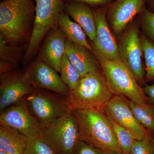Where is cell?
<instances>
[{"mask_svg":"<svg viewBox=\"0 0 154 154\" xmlns=\"http://www.w3.org/2000/svg\"><path fill=\"white\" fill-rule=\"evenodd\" d=\"M35 19L33 0H4L0 4V35L11 45H28Z\"/></svg>","mask_w":154,"mask_h":154,"instance_id":"1","label":"cell"},{"mask_svg":"<svg viewBox=\"0 0 154 154\" xmlns=\"http://www.w3.org/2000/svg\"><path fill=\"white\" fill-rule=\"evenodd\" d=\"M80 140L103 152L123 154L110 120L102 109L73 110Z\"/></svg>","mask_w":154,"mask_h":154,"instance_id":"2","label":"cell"},{"mask_svg":"<svg viewBox=\"0 0 154 154\" xmlns=\"http://www.w3.org/2000/svg\"><path fill=\"white\" fill-rule=\"evenodd\" d=\"M92 53L99 62L111 93L124 96L139 106L149 104L143 88L139 85L134 75L122 60H110L92 45Z\"/></svg>","mask_w":154,"mask_h":154,"instance_id":"3","label":"cell"},{"mask_svg":"<svg viewBox=\"0 0 154 154\" xmlns=\"http://www.w3.org/2000/svg\"><path fill=\"white\" fill-rule=\"evenodd\" d=\"M112 96L101 69L81 76L66 97L72 110L101 109Z\"/></svg>","mask_w":154,"mask_h":154,"instance_id":"4","label":"cell"},{"mask_svg":"<svg viewBox=\"0 0 154 154\" xmlns=\"http://www.w3.org/2000/svg\"><path fill=\"white\" fill-rule=\"evenodd\" d=\"M35 19L31 38L22 61L29 63L36 54L42 39L57 25L59 15L64 11L63 0H34Z\"/></svg>","mask_w":154,"mask_h":154,"instance_id":"5","label":"cell"},{"mask_svg":"<svg viewBox=\"0 0 154 154\" xmlns=\"http://www.w3.org/2000/svg\"><path fill=\"white\" fill-rule=\"evenodd\" d=\"M25 99L30 112L42 128L72 110L66 96L48 90L35 88L32 93L25 96Z\"/></svg>","mask_w":154,"mask_h":154,"instance_id":"6","label":"cell"},{"mask_svg":"<svg viewBox=\"0 0 154 154\" xmlns=\"http://www.w3.org/2000/svg\"><path fill=\"white\" fill-rule=\"evenodd\" d=\"M39 138L57 154H71L80 140L79 128L72 110L42 128Z\"/></svg>","mask_w":154,"mask_h":154,"instance_id":"7","label":"cell"},{"mask_svg":"<svg viewBox=\"0 0 154 154\" xmlns=\"http://www.w3.org/2000/svg\"><path fill=\"white\" fill-rule=\"evenodd\" d=\"M137 22H131L122 33L117 42L121 60L132 72L139 83L146 84L145 72L142 60L143 54L140 32Z\"/></svg>","mask_w":154,"mask_h":154,"instance_id":"8","label":"cell"},{"mask_svg":"<svg viewBox=\"0 0 154 154\" xmlns=\"http://www.w3.org/2000/svg\"><path fill=\"white\" fill-rule=\"evenodd\" d=\"M0 124L17 130L30 140L40 137L42 132L41 125L28 108L25 96L1 112Z\"/></svg>","mask_w":154,"mask_h":154,"instance_id":"9","label":"cell"},{"mask_svg":"<svg viewBox=\"0 0 154 154\" xmlns=\"http://www.w3.org/2000/svg\"><path fill=\"white\" fill-rule=\"evenodd\" d=\"M25 78L35 88L43 89L64 96L70 90L54 69L37 58L24 71Z\"/></svg>","mask_w":154,"mask_h":154,"instance_id":"10","label":"cell"},{"mask_svg":"<svg viewBox=\"0 0 154 154\" xmlns=\"http://www.w3.org/2000/svg\"><path fill=\"white\" fill-rule=\"evenodd\" d=\"M0 112L12 105L34 91L35 88L25 78L24 72L19 68L1 75Z\"/></svg>","mask_w":154,"mask_h":154,"instance_id":"11","label":"cell"},{"mask_svg":"<svg viewBox=\"0 0 154 154\" xmlns=\"http://www.w3.org/2000/svg\"><path fill=\"white\" fill-rule=\"evenodd\" d=\"M104 113L129 131L135 140L152 136L136 119L126 100L115 95L102 108Z\"/></svg>","mask_w":154,"mask_h":154,"instance_id":"12","label":"cell"},{"mask_svg":"<svg viewBox=\"0 0 154 154\" xmlns=\"http://www.w3.org/2000/svg\"><path fill=\"white\" fill-rule=\"evenodd\" d=\"M146 0H115L107 6L106 19L113 33L121 34L146 8Z\"/></svg>","mask_w":154,"mask_h":154,"instance_id":"13","label":"cell"},{"mask_svg":"<svg viewBox=\"0 0 154 154\" xmlns=\"http://www.w3.org/2000/svg\"><path fill=\"white\" fill-rule=\"evenodd\" d=\"M107 7L93 8L96 25V37L92 45L110 60H121L117 41L106 17Z\"/></svg>","mask_w":154,"mask_h":154,"instance_id":"14","label":"cell"},{"mask_svg":"<svg viewBox=\"0 0 154 154\" xmlns=\"http://www.w3.org/2000/svg\"><path fill=\"white\" fill-rule=\"evenodd\" d=\"M47 34L38 58L60 72L61 60L66 52V38L57 25Z\"/></svg>","mask_w":154,"mask_h":154,"instance_id":"15","label":"cell"},{"mask_svg":"<svg viewBox=\"0 0 154 154\" xmlns=\"http://www.w3.org/2000/svg\"><path fill=\"white\" fill-rule=\"evenodd\" d=\"M66 53L70 62L81 76L101 70L99 62L92 51L67 38Z\"/></svg>","mask_w":154,"mask_h":154,"instance_id":"16","label":"cell"},{"mask_svg":"<svg viewBox=\"0 0 154 154\" xmlns=\"http://www.w3.org/2000/svg\"><path fill=\"white\" fill-rule=\"evenodd\" d=\"M64 11L83 28L92 42L96 37V25L91 6L75 1H64Z\"/></svg>","mask_w":154,"mask_h":154,"instance_id":"17","label":"cell"},{"mask_svg":"<svg viewBox=\"0 0 154 154\" xmlns=\"http://www.w3.org/2000/svg\"><path fill=\"white\" fill-rule=\"evenodd\" d=\"M29 140L17 130L0 124V150L11 154H24Z\"/></svg>","mask_w":154,"mask_h":154,"instance_id":"18","label":"cell"},{"mask_svg":"<svg viewBox=\"0 0 154 154\" xmlns=\"http://www.w3.org/2000/svg\"><path fill=\"white\" fill-rule=\"evenodd\" d=\"M57 25L63 32L67 39L92 51L93 47L88 43L86 38L87 35L83 28L76 22L71 20L64 11L59 15Z\"/></svg>","mask_w":154,"mask_h":154,"instance_id":"19","label":"cell"},{"mask_svg":"<svg viewBox=\"0 0 154 154\" xmlns=\"http://www.w3.org/2000/svg\"><path fill=\"white\" fill-rule=\"evenodd\" d=\"M136 119L143 127L154 136V105L149 103L144 106H139L126 100Z\"/></svg>","mask_w":154,"mask_h":154,"instance_id":"20","label":"cell"},{"mask_svg":"<svg viewBox=\"0 0 154 154\" xmlns=\"http://www.w3.org/2000/svg\"><path fill=\"white\" fill-rule=\"evenodd\" d=\"M28 45L16 46L8 44L0 35V59L12 63L18 64L23 59Z\"/></svg>","mask_w":154,"mask_h":154,"instance_id":"21","label":"cell"},{"mask_svg":"<svg viewBox=\"0 0 154 154\" xmlns=\"http://www.w3.org/2000/svg\"><path fill=\"white\" fill-rule=\"evenodd\" d=\"M60 77L63 83L72 91L76 86L81 76L69 61L66 53L61 60Z\"/></svg>","mask_w":154,"mask_h":154,"instance_id":"22","label":"cell"},{"mask_svg":"<svg viewBox=\"0 0 154 154\" xmlns=\"http://www.w3.org/2000/svg\"><path fill=\"white\" fill-rule=\"evenodd\" d=\"M143 52L145 60L146 81H154V43L140 33Z\"/></svg>","mask_w":154,"mask_h":154,"instance_id":"23","label":"cell"},{"mask_svg":"<svg viewBox=\"0 0 154 154\" xmlns=\"http://www.w3.org/2000/svg\"><path fill=\"white\" fill-rule=\"evenodd\" d=\"M107 116L123 154H131L133 143L135 140L133 137L128 131L116 123L109 116Z\"/></svg>","mask_w":154,"mask_h":154,"instance_id":"24","label":"cell"},{"mask_svg":"<svg viewBox=\"0 0 154 154\" xmlns=\"http://www.w3.org/2000/svg\"><path fill=\"white\" fill-rule=\"evenodd\" d=\"M137 17L143 34L154 43V13L146 8Z\"/></svg>","mask_w":154,"mask_h":154,"instance_id":"25","label":"cell"},{"mask_svg":"<svg viewBox=\"0 0 154 154\" xmlns=\"http://www.w3.org/2000/svg\"><path fill=\"white\" fill-rule=\"evenodd\" d=\"M24 154H57L40 138L30 140Z\"/></svg>","mask_w":154,"mask_h":154,"instance_id":"26","label":"cell"},{"mask_svg":"<svg viewBox=\"0 0 154 154\" xmlns=\"http://www.w3.org/2000/svg\"><path fill=\"white\" fill-rule=\"evenodd\" d=\"M153 138L152 136H148L141 140H135L131 154H154Z\"/></svg>","mask_w":154,"mask_h":154,"instance_id":"27","label":"cell"},{"mask_svg":"<svg viewBox=\"0 0 154 154\" xmlns=\"http://www.w3.org/2000/svg\"><path fill=\"white\" fill-rule=\"evenodd\" d=\"M103 151L79 140L71 154H102Z\"/></svg>","mask_w":154,"mask_h":154,"instance_id":"28","label":"cell"},{"mask_svg":"<svg viewBox=\"0 0 154 154\" xmlns=\"http://www.w3.org/2000/svg\"><path fill=\"white\" fill-rule=\"evenodd\" d=\"M64 1H75L81 2L91 6L96 7H107L115 0H63Z\"/></svg>","mask_w":154,"mask_h":154,"instance_id":"29","label":"cell"},{"mask_svg":"<svg viewBox=\"0 0 154 154\" xmlns=\"http://www.w3.org/2000/svg\"><path fill=\"white\" fill-rule=\"evenodd\" d=\"M18 64L12 63L1 60L0 61V75L7 73L18 68Z\"/></svg>","mask_w":154,"mask_h":154,"instance_id":"30","label":"cell"},{"mask_svg":"<svg viewBox=\"0 0 154 154\" xmlns=\"http://www.w3.org/2000/svg\"><path fill=\"white\" fill-rule=\"evenodd\" d=\"M144 92L149 101L154 103V85H145L143 88Z\"/></svg>","mask_w":154,"mask_h":154,"instance_id":"31","label":"cell"},{"mask_svg":"<svg viewBox=\"0 0 154 154\" xmlns=\"http://www.w3.org/2000/svg\"><path fill=\"white\" fill-rule=\"evenodd\" d=\"M146 3L147 4L148 10L154 13V0H146Z\"/></svg>","mask_w":154,"mask_h":154,"instance_id":"32","label":"cell"},{"mask_svg":"<svg viewBox=\"0 0 154 154\" xmlns=\"http://www.w3.org/2000/svg\"><path fill=\"white\" fill-rule=\"evenodd\" d=\"M102 154H117L112 152H103Z\"/></svg>","mask_w":154,"mask_h":154,"instance_id":"33","label":"cell"},{"mask_svg":"<svg viewBox=\"0 0 154 154\" xmlns=\"http://www.w3.org/2000/svg\"><path fill=\"white\" fill-rule=\"evenodd\" d=\"M0 154H11L7 152L3 151L2 150H0Z\"/></svg>","mask_w":154,"mask_h":154,"instance_id":"34","label":"cell"},{"mask_svg":"<svg viewBox=\"0 0 154 154\" xmlns=\"http://www.w3.org/2000/svg\"><path fill=\"white\" fill-rule=\"evenodd\" d=\"M152 142H153V143L154 144V138L153 139H152Z\"/></svg>","mask_w":154,"mask_h":154,"instance_id":"35","label":"cell"}]
</instances>
